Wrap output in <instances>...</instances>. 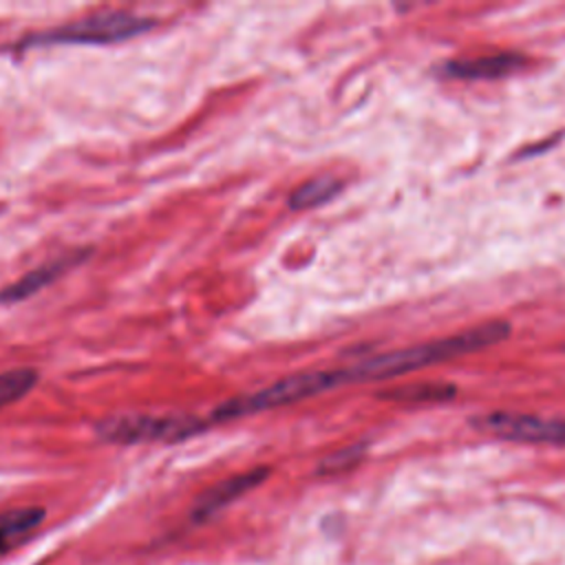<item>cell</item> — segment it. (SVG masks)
<instances>
[{
  "mask_svg": "<svg viewBox=\"0 0 565 565\" xmlns=\"http://www.w3.org/2000/svg\"><path fill=\"white\" fill-rule=\"evenodd\" d=\"M38 382L35 369H11L0 373V408L24 397Z\"/></svg>",
  "mask_w": 565,
  "mask_h": 565,
  "instance_id": "12",
  "label": "cell"
},
{
  "mask_svg": "<svg viewBox=\"0 0 565 565\" xmlns=\"http://www.w3.org/2000/svg\"><path fill=\"white\" fill-rule=\"evenodd\" d=\"M88 254H90L88 249L86 252H71V254H64L55 260H49V263H44L35 269H31L29 274H24L13 285H9L0 291V302H20V300L38 294L40 289L51 285L55 278H60L64 271L79 265Z\"/></svg>",
  "mask_w": 565,
  "mask_h": 565,
  "instance_id": "7",
  "label": "cell"
},
{
  "mask_svg": "<svg viewBox=\"0 0 565 565\" xmlns=\"http://www.w3.org/2000/svg\"><path fill=\"white\" fill-rule=\"evenodd\" d=\"M344 188V181L333 177V174H322L316 179L305 181L302 185H298L291 194H289V207L300 212V210H311L318 207L327 201H331L340 190Z\"/></svg>",
  "mask_w": 565,
  "mask_h": 565,
  "instance_id": "10",
  "label": "cell"
},
{
  "mask_svg": "<svg viewBox=\"0 0 565 565\" xmlns=\"http://www.w3.org/2000/svg\"><path fill=\"white\" fill-rule=\"evenodd\" d=\"M512 327L508 320H488L477 327L463 329L459 333H452L441 340L380 353L364 358L351 366L338 369L340 382L351 384V382H375V380H391L411 371H417L422 366L448 362L475 351H481L486 347L499 344L508 340Z\"/></svg>",
  "mask_w": 565,
  "mask_h": 565,
  "instance_id": "1",
  "label": "cell"
},
{
  "mask_svg": "<svg viewBox=\"0 0 565 565\" xmlns=\"http://www.w3.org/2000/svg\"><path fill=\"white\" fill-rule=\"evenodd\" d=\"M42 508H15L0 514V556L24 543L44 521Z\"/></svg>",
  "mask_w": 565,
  "mask_h": 565,
  "instance_id": "9",
  "label": "cell"
},
{
  "mask_svg": "<svg viewBox=\"0 0 565 565\" xmlns=\"http://www.w3.org/2000/svg\"><path fill=\"white\" fill-rule=\"evenodd\" d=\"M338 386H340L338 369L294 373V375H287V377L269 384L267 388H260V391L247 393V395H238V397H232V399L218 404L212 413V419L227 422V419L263 413V411L278 408L285 404L305 399V397L320 395V393L338 388Z\"/></svg>",
  "mask_w": 565,
  "mask_h": 565,
  "instance_id": "2",
  "label": "cell"
},
{
  "mask_svg": "<svg viewBox=\"0 0 565 565\" xmlns=\"http://www.w3.org/2000/svg\"><path fill=\"white\" fill-rule=\"evenodd\" d=\"M269 477V468L260 466V468H252L247 472H241V475H234L221 483H216L214 488L205 490L194 508H192V521L201 523V521H207L210 516L218 514L223 508H227L232 501L241 499L243 494H247L249 490H254L256 486H260L265 479Z\"/></svg>",
  "mask_w": 565,
  "mask_h": 565,
  "instance_id": "6",
  "label": "cell"
},
{
  "mask_svg": "<svg viewBox=\"0 0 565 565\" xmlns=\"http://www.w3.org/2000/svg\"><path fill=\"white\" fill-rule=\"evenodd\" d=\"M457 395L455 384L444 382H422V384H406L391 391H382V399L391 402H406V404H428V402H448Z\"/></svg>",
  "mask_w": 565,
  "mask_h": 565,
  "instance_id": "11",
  "label": "cell"
},
{
  "mask_svg": "<svg viewBox=\"0 0 565 565\" xmlns=\"http://www.w3.org/2000/svg\"><path fill=\"white\" fill-rule=\"evenodd\" d=\"M366 441H360V444H351L347 448H340L331 455H327L320 466H318V475H340V472H347L351 468H355L364 455H366Z\"/></svg>",
  "mask_w": 565,
  "mask_h": 565,
  "instance_id": "13",
  "label": "cell"
},
{
  "mask_svg": "<svg viewBox=\"0 0 565 565\" xmlns=\"http://www.w3.org/2000/svg\"><path fill=\"white\" fill-rule=\"evenodd\" d=\"M157 22L130 11H99L64 26L31 35L26 44H113L150 31Z\"/></svg>",
  "mask_w": 565,
  "mask_h": 565,
  "instance_id": "4",
  "label": "cell"
},
{
  "mask_svg": "<svg viewBox=\"0 0 565 565\" xmlns=\"http://www.w3.org/2000/svg\"><path fill=\"white\" fill-rule=\"evenodd\" d=\"M205 428L201 417L192 415H150V413H124L110 415L95 424L99 439L108 444H150V441H181Z\"/></svg>",
  "mask_w": 565,
  "mask_h": 565,
  "instance_id": "3",
  "label": "cell"
},
{
  "mask_svg": "<svg viewBox=\"0 0 565 565\" xmlns=\"http://www.w3.org/2000/svg\"><path fill=\"white\" fill-rule=\"evenodd\" d=\"M523 64H525V57L519 53H497V55L446 62L439 73L444 77H455V79H497L514 73Z\"/></svg>",
  "mask_w": 565,
  "mask_h": 565,
  "instance_id": "8",
  "label": "cell"
},
{
  "mask_svg": "<svg viewBox=\"0 0 565 565\" xmlns=\"http://www.w3.org/2000/svg\"><path fill=\"white\" fill-rule=\"evenodd\" d=\"M472 426L477 430L510 441L565 446V419H545L521 413H490L483 417H475Z\"/></svg>",
  "mask_w": 565,
  "mask_h": 565,
  "instance_id": "5",
  "label": "cell"
}]
</instances>
